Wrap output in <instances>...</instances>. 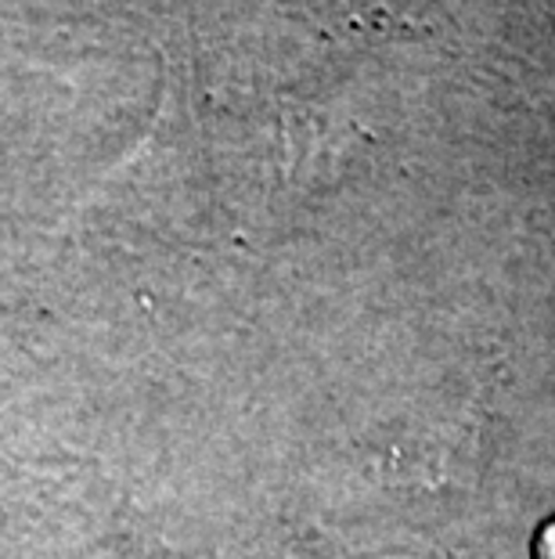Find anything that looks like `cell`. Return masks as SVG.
<instances>
[{"mask_svg": "<svg viewBox=\"0 0 555 559\" xmlns=\"http://www.w3.org/2000/svg\"><path fill=\"white\" fill-rule=\"evenodd\" d=\"M538 559H555V520L545 523V531H541V538H538Z\"/></svg>", "mask_w": 555, "mask_h": 559, "instance_id": "cell-1", "label": "cell"}]
</instances>
